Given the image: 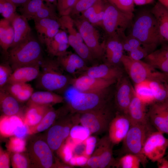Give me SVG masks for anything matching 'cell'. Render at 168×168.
<instances>
[{"mask_svg":"<svg viewBox=\"0 0 168 168\" xmlns=\"http://www.w3.org/2000/svg\"><path fill=\"white\" fill-rule=\"evenodd\" d=\"M133 1L134 4L140 6L152 3L154 0H133Z\"/></svg>","mask_w":168,"mask_h":168,"instance_id":"91938a15","label":"cell"},{"mask_svg":"<svg viewBox=\"0 0 168 168\" xmlns=\"http://www.w3.org/2000/svg\"><path fill=\"white\" fill-rule=\"evenodd\" d=\"M134 15L122 11L107 1L102 24L108 37L122 38L124 36L125 30L131 26Z\"/></svg>","mask_w":168,"mask_h":168,"instance_id":"5b68a950","label":"cell"},{"mask_svg":"<svg viewBox=\"0 0 168 168\" xmlns=\"http://www.w3.org/2000/svg\"><path fill=\"white\" fill-rule=\"evenodd\" d=\"M166 90L167 94V99L168 100V82L166 85Z\"/></svg>","mask_w":168,"mask_h":168,"instance_id":"be15d7a7","label":"cell"},{"mask_svg":"<svg viewBox=\"0 0 168 168\" xmlns=\"http://www.w3.org/2000/svg\"><path fill=\"white\" fill-rule=\"evenodd\" d=\"M52 151L47 142L41 139H35L29 147L30 160L33 164L39 167H57L54 163Z\"/></svg>","mask_w":168,"mask_h":168,"instance_id":"8fae6325","label":"cell"},{"mask_svg":"<svg viewBox=\"0 0 168 168\" xmlns=\"http://www.w3.org/2000/svg\"><path fill=\"white\" fill-rule=\"evenodd\" d=\"M115 113L113 112L109 104L98 109L77 113L79 123L88 128L91 134L97 135L108 130Z\"/></svg>","mask_w":168,"mask_h":168,"instance_id":"ba28073f","label":"cell"},{"mask_svg":"<svg viewBox=\"0 0 168 168\" xmlns=\"http://www.w3.org/2000/svg\"><path fill=\"white\" fill-rule=\"evenodd\" d=\"M26 142L24 138L16 136L10 138L7 145L8 151L14 153H21L26 149Z\"/></svg>","mask_w":168,"mask_h":168,"instance_id":"60d3db41","label":"cell"},{"mask_svg":"<svg viewBox=\"0 0 168 168\" xmlns=\"http://www.w3.org/2000/svg\"><path fill=\"white\" fill-rule=\"evenodd\" d=\"M10 21L14 29V37L10 49L23 42L31 35V29L28 20L21 15L16 13Z\"/></svg>","mask_w":168,"mask_h":168,"instance_id":"cb8c5ba5","label":"cell"},{"mask_svg":"<svg viewBox=\"0 0 168 168\" xmlns=\"http://www.w3.org/2000/svg\"><path fill=\"white\" fill-rule=\"evenodd\" d=\"M40 72V64L19 68L15 70L7 84L25 83L37 78Z\"/></svg>","mask_w":168,"mask_h":168,"instance_id":"603a6c76","label":"cell"},{"mask_svg":"<svg viewBox=\"0 0 168 168\" xmlns=\"http://www.w3.org/2000/svg\"><path fill=\"white\" fill-rule=\"evenodd\" d=\"M149 122L156 130L168 135V100L151 105L147 113Z\"/></svg>","mask_w":168,"mask_h":168,"instance_id":"2e32d148","label":"cell"},{"mask_svg":"<svg viewBox=\"0 0 168 168\" xmlns=\"http://www.w3.org/2000/svg\"><path fill=\"white\" fill-rule=\"evenodd\" d=\"M150 53L149 51L144 47H142L135 49L128 52V56L135 60H141L145 58Z\"/></svg>","mask_w":168,"mask_h":168,"instance_id":"db71d44e","label":"cell"},{"mask_svg":"<svg viewBox=\"0 0 168 168\" xmlns=\"http://www.w3.org/2000/svg\"><path fill=\"white\" fill-rule=\"evenodd\" d=\"M98 0H76L70 14L83 12L93 5Z\"/></svg>","mask_w":168,"mask_h":168,"instance_id":"bcb514c9","label":"cell"},{"mask_svg":"<svg viewBox=\"0 0 168 168\" xmlns=\"http://www.w3.org/2000/svg\"><path fill=\"white\" fill-rule=\"evenodd\" d=\"M58 113L52 107L38 124L33 126H28V134H33L48 129L55 121L58 117Z\"/></svg>","mask_w":168,"mask_h":168,"instance_id":"d6a6232c","label":"cell"},{"mask_svg":"<svg viewBox=\"0 0 168 168\" xmlns=\"http://www.w3.org/2000/svg\"><path fill=\"white\" fill-rule=\"evenodd\" d=\"M24 124L23 120L16 115L12 116L4 115L1 118L0 132L4 137L14 135V132L17 127Z\"/></svg>","mask_w":168,"mask_h":168,"instance_id":"4dcf8cb0","label":"cell"},{"mask_svg":"<svg viewBox=\"0 0 168 168\" xmlns=\"http://www.w3.org/2000/svg\"><path fill=\"white\" fill-rule=\"evenodd\" d=\"M121 64L135 84L146 80H160L168 81V75L155 68L145 61L135 60L124 55Z\"/></svg>","mask_w":168,"mask_h":168,"instance_id":"52a82bcc","label":"cell"},{"mask_svg":"<svg viewBox=\"0 0 168 168\" xmlns=\"http://www.w3.org/2000/svg\"><path fill=\"white\" fill-rule=\"evenodd\" d=\"M89 158L84 155H73L69 163L72 166L82 167L87 163Z\"/></svg>","mask_w":168,"mask_h":168,"instance_id":"11a10c76","label":"cell"},{"mask_svg":"<svg viewBox=\"0 0 168 168\" xmlns=\"http://www.w3.org/2000/svg\"><path fill=\"white\" fill-rule=\"evenodd\" d=\"M158 2L168 10V0H158Z\"/></svg>","mask_w":168,"mask_h":168,"instance_id":"6125c7cd","label":"cell"},{"mask_svg":"<svg viewBox=\"0 0 168 168\" xmlns=\"http://www.w3.org/2000/svg\"><path fill=\"white\" fill-rule=\"evenodd\" d=\"M101 147V153L98 168L115 167L116 159L113 156L114 146L108 135H105L98 141Z\"/></svg>","mask_w":168,"mask_h":168,"instance_id":"4316f807","label":"cell"},{"mask_svg":"<svg viewBox=\"0 0 168 168\" xmlns=\"http://www.w3.org/2000/svg\"><path fill=\"white\" fill-rule=\"evenodd\" d=\"M34 92L33 89L31 85L25 83L23 88L15 98L19 102H24L29 100Z\"/></svg>","mask_w":168,"mask_h":168,"instance_id":"f907efd6","label":"cell"},{"mask_svg":"<svg viewBox=\"0 0 168 168\" xmlns=\"http://www.w3.org/2000/svg\"><path fill=\"white\" fill-rule=\"evenodd\" d=\"M60 157L66 163L69 164L73 156V148L67 143H63L57 150Z\"/></svg>","mask_w":168,"mask_h":168,"instance_id":"681fc988","label":"cell"},{"mask_svg":"<svg viewBox=\"0 0 168 168\" xmlns=\"http://www.w3.org/2000/svg\"><path fill=\"white\" fill-rule=\"evenodd\" d=\"M68 52L57 57V61L63 70L71 74H75L77 70L69 58Z\"/></svg>","mask_w":168,"mask_h":168,"instance_id":"b9f144b4","label":"cell"},{"mask_svg":"<svg viewBox=\"0 0 168 168\" xmlns=\"http://www.w3.org/2000/svg\"><path fill=\"white\" fill-rule=\"evenodd\" d=\"M131 123L127 114L117 111L108 129L109 137L113 145L123 142L129 130Z\"/></svg>","mask_w":168,"mask_h":168,"instance_id":"5bb4252c","label":"cell"},{"mask_svg":"<svg viewBox=\"0 0 168 168\" xmlns=\"http://www.w3.org/2000/svg\"><path fill=\"white\" fill-rule=\"evenodd\" d=\"M91 134L90 131L87 128L81 124H77L74 125L72 127L69 137L77 145L82 142Z\"/></svg>","mask_w":168,"mask_h":168,"instance_id":"74e56055","label":"cell"},{"mask_svg":"<svg viewBox=\"0 0 168 168\" xmlns=\"http://www.w3.org/2000/svg\"><path fill=\"white\" fill-rule=\"evenodd\" d=\"M45 18H53L58 19L54 5L51 3L46 2L40 9L33 17L34 20Z\"/></svg>","mask_w":168,"mask_h":168,"instance_id":"ab89813d","label":"cell"},{"mask_svg":"<svg viewBox=\"0 0 168 168\" xmlns=\"http://www.w3.org/2000/svg\"><path fill=\"white\" fill-rule=\"evenodd\" d=\"M134 89L136 96L146 105L155 103L149 80L135 84Z\"/></svg>","mask_w":168,"mask_h":168,"instance_id":"1f68e13d","label":"cell"},{"mask_svg":"<svg viewBox=\"0 0 168 168\" xmlns=\"http://www.w3.org/2000/svg\"><path fill=\"white\" fill-rule=\"evenodd\" d=\"M43 0H30L19 9L21 15L28 20H32L34 16L44 5Z\"/></svg>","mask_w":168,"mask_h":168,"instance_id":"d590c367","label":"cell"},{"mask_svg":"<svg viewBox=\"0 0 168 168\" xmlns=\"http://www.w3.org/2000/svg\"><path fill=\"white\" fill-rule=\"evenodd\" d=\"M34 21L38 37L43 43L46 40L54 37L59 30L60 25L58 19L45 18Z\"/></svg>","mask_w":168,"mask_h":168,"instance_id":"d6986e66","label":"cell"},{"mask_svg":"<svg viewBox=\"0 0 168 168\" xmlns=\"http://www.w3.org/2000/svg\"><path fill=\"white\" fill-rule=\"evenodd\" d=\"M168 149V138L163 133L157 131H153L148 136L142 151L143 155L152 162L164 157Z\"/></svg>","mask_w":168,"mask_h":168,"instance_id":"30bf717a","label":"cell"},{"mask_svg":"<svg viewBox=\"0 0 168 168\" xmlns=\"http://www.w3.org/2000/svg\"><path fill=\"white\" fill-rule=\"evenodd\" d=\"M168 157V155L167 156V157Z\"/></svg>","mask_w":168,"mask_h":168,"instance_id":"03108f58","label":"cell"},{"mask_svg":"<svg viewBox=\"0 0 168 168\" xmlns=\"http://www.w3.org/2000/svg\"><path fill=\"white\" fill-rule=\"evenodd\" d=\"M128 35L138 40L150 53L164 43L156 19L151 10H144L134 15Z\"/></svg>","mask_w":168,"mask_h":168,"instance_id":"6da1fadb","label":"cell"},{"mask_svg":"<svg viewBox=\"0 0 168 168\" xmlns=\"http://www.w3.org/2000/svg\"><path fill=\"white\" fill-rule=\"evenodd\" d=\"M28 126L24 124L16 127L14 132V135L17 137L24 138L28 134Z\"/></svg>","mask_w":168,"mask_h":168,"instance_id":"6f0895ef","label":"cell"},{"mask_svg":"<svg viewBox=\"0 0 168 168\" xmlns=\"http://www.w3.org/2000/svg\"><path fill=\"white\" fill-rule=\"evenodd\" d=\"M104 55L110 64L119 66L124 55V49L122 38L118 37H110L104 44Z\"/></svg>","mask_w":168,"mask_h":168,"instance_id":"e0dca14e","label":"cell"},{"mask_svg":"<svg viewBox=\"0 0 168 168\" xmlns=\"http://www.w3.org/2000/svg\"><path fill=\"white\" fill-rule=\"evenodd\" d=\"M68 43L76 54L85 61H90L94 58L89 48L83 42L78 40L73 34L69 33Z\"/></svg>","mask_w":168,"mask_h":168,"instance_id":"836d02e7","label":"cell"},{"mask_svg":"<svg viewBox=\"0 0 168 168\" xmlns=\"http://www.w3.org/2000/svg\"><path fill=\"white\" fill-rule=\"evenodd\" d=\"M63 0H57V1H58L57 3H58L60 2H61Z\"/></svg>","mask_w":168,"mask_h":168,"instance_id":"e7e4bbea","label":"cell"},{"mask_svg":"<svg viewBox=\"0 0 168 168\" xmlns=\"http://www.w3.org/2000/svg\"><path fill=\"white\" fill-rule=\"evenodd\" d=\"M16 6H21L27 3L30 0H11Z\"/></svg>","mask_w":168,"mask_h":168,"instance_id":"94428289","label":"cell"},{"mask_svg":"<svg viewBox=\"0 0 168 168\" xmlns=\"http://www.w3.org/2000/svg\"><path fill=\"white\" fill-rule=\"evenodd\" d=\"M14 37V30L11 21L3 18L0 21V45L3 52L8 56V49Z\"/></svg>","mask_w":168,"mask_h":168,"instance_id":"f1b7e54d","label":"cell"},{"mask_svg":"<svg viewBox=\"0 0 168 168\" xmlns=\"http://www.w3.org/2000/svg\"><path fill=\"white\" fill-rule=\"evenodd\" d=\"M150 10L156 19L164 43H168V10L158 2Z\"/></svg>","mask_w":168,"mask_h":168,"instance_id":"d4e9b609","label":"cell"},{"mask_svg":"<svg viewBox=\"0 0 168 168\" xmlns=\"http://www.w3.org/2000/svg\"><path fill=\"white\" fill-rule=\"evenodd\" d=\"M122 11L134 14V4L133 0H106Z\"/></svg>","mask_w":168,"mask_h":168,"instance_id":"7bdbcfd3","label":"cell"},{"mask_svg":"<svg viewBox=\"0 0 168 168\" xmlns=\"http://www.w3.org/2000/svg\"><path fill=\"white\" fill-rule=\"evenodd\" d=\"M98 142L96 137L90 136L84 141L85 149L83 155L89 158L94 152Z\"/></svg>","mask_w":168,"mask_h":168,"instance_id":"c3c4849f","label":"cell"},{"mask_svg":"<svg viewBox=\"0 0 168 168\" xmlns=\"http://www.w3.org/2000/svg\"><path fill=\"white\" fill-rule=\"evenodd\" d=\"M114 80L95 78L85 74L71 79V84L76 90L82 92H100L108 90L117 82Z\"/></svg>","mask_w":168,"mask_h":168,"instance_id":"7c38bea8","label":"cell"},{"mask_svg":"<svg viewBox=\"0 0 168 168\" xmlns=\"http://www.w3.org/2000/svg\"><path fill=\"white\" fill-rule=\"evenodd\" d=\"M134 93V88L124 75L117 81L114 103L117 112L127 114L128 110Z\"/></svg>","mask_w":168,"mask_h":168,"instance_id":"4fadbf2b","label":"cell"},{"mask_svg":"<svg viewBox=\"0 0 168 168\" xmlns=\"http://www.w3.org/2000/svg\"><path fill=\"white\" fill-rule=\"evenodd\" d=\"M168 82V81L160 80H149L155 103L162 102L167 99L166 85Z\"/></svg>","mask_w":168,"mask_h":168,"instance_id":"e575fe53","label":"cell"},{"mask_svg":"<svg viewBox=\"0 0 168 168\" xmlns=\"http://www.w3.org/2000/svg\"><path fill=\"white\" fill-rule=\"evenodd\" d=\"M7 57L13 71L22 67L40 64L43 59L41 46L31 35L10 49Z\"/></svg>","mask_w":168,"mask_h":168,"instance_id":"3957f363","label":"cell"},{"mask_svg":"<svg viewBox=\"0 0 168 168\" xmlns=\"http://www.w3.org/2000/svg\"><path fill=\"white\" fill-rule=\"evenodd\" d=\"M76 0H63L57 3V8L60 15L68 16L71 12Z\"/></svg>","mask_w":168,"mask_h":168,"instance_id":"816d5d0a","label":"cell"},{"mask_svg":"<svg viewBox=\"0 0 168 168\" xmlns=\"http://www.w3.org/2000/svg\"><path fill=\"white\" fill-rule=\"evenodd\" d=\"M144 59L154 68L168 75V44H161L160 49L150 53Z\"/></svg>","mask_w":168,"mask_h":168,"instance_id":"7402d4cb","label":"cell"},{"mask_svg":"<svg viewBox=\"0 0 168 168\" xmlns=\"http://www.w3.org/2000/svg\"><path fill=\"white\" fill-rule=\"evenodd\" d=\"M39 75L37 86L45 91L59 92L63 91L71 84V79L63 72L57 60L47 58L43 59L40 63Z\"/></svg>","mask_w":168,"mask_h":168,"instance_id":"7a4b0ae2","label":"cell"},{"mask_svg":"<svg viewBox=\"0 0 168 168\" xmlns=\"http://www.w3.org/2000/svg\"><path fill=\"white\" fill-rule=\"evenodd\" d=\"M122 40L124 50L128 53L138 48L144 47L138 40L130 35H125Z\"/></svg>","mask_w":168,"mask_h":168,"instance_id":"ee69618b","label":"cell"},{"mask_svg":"<svg viewBox=\"0 0 168 168\" xmlns=\"http://www.w3.org/2000/svg\"><path fill=\"white\" fill-rule=\"evenodd\" d=\"M151 124L131 123L129 130L123 141L121 148L124 154L130 153L137 156L143 166H146L147 159L142 153V149L147 137L153 131Z\"/></svg>","mask_w":168,"mask_h":168,"instance_id":"8992f818","label":"cell"},{"mask_svg":"<svg viewBox=\"0 0 168 168\" xmlns=\"http://www.w3.org/2000/svg\"><path fill=\"white\" fill-rule=\"evenodd\" d=\"M44 44L49 54L58 57L67 52L69 45L68 36L65 31L59 30L54 37L46 40Z\"/></svg>","mask_w":168,"mask_h":168,"instance_id":"44dd1931","label":"cell"},{"mask_svg":"<svg viewBox=\"0 0 168 168\" xmlns=\"http://www.w3.org/2000/svg\"><path fill=\"white\" fill-rule=\"evenodd\" d=\"M79 29V32L93 58H101L104 55V44L100 43L98 34L92 24L87 21H84L80 25Z\"/></svg>","mask_w":168,"mask_h":168,"instance_id":"9a60e30c","label":"cell"},{"mask_svg":"<svg viewBox=\"0 0 168 168\" xmlns=\"http://www.w3.org/2000/svg\"><path fill=\"white\" fill-rule=\"evenodd\" d=\"M13 72L11 66L7 64L0 65V88H2L7 83L9 77Z\"/></svg>","mask_w":168,"mask_h":168,"instance_id":"7dc6e473","label":"cell"},{"mask_svg":"<svg viewBox=\"0 0 168 168\" xmlns=\"http://www.w3.org/2000/svg\"><path fill=\"white\" fill-rule=\"evenodd\" d=\"M83 74L93 77L117 81L123 75L122 69L118 66L106 63L88 67Z\"/></svg>","mask_w":168,"mask_h":168,"instance_id":"ac0fdd59","label":"cell"},{"mask_svg":"<svg viewBox=\"0 0 168 168\" xmlns=\"http://www.w3.org/2000/svg\"><path fill=\"white\" fill-rule=\"evenodd\" d=\"M146 105L136 96L134 91L127 113L131 123L150 124L146 112Z\"/></svg>","mask_w":168,"mask_h":168,"instance_id":"ffe728a7","label":"cell"},{"mask_svg":"<svg viewBox=\"0 0 168 168\" xmlns=\"http://www.w3.org/2000/svg\"><path fill=\"white\" fill-rule=\"evenodd\" d=\"M79 124L74 114L64 119L52 126L49 129L47 142L52 151H57L69 137L71 129L75 125Z\"/></svg>","mask_w":168,"mask_h":168,"instance_id":"9c48e42d","label":"cell"},{"mask_svg":"<svg viewBox=\"0 0 168 168\" xmlns=\"http://www.w3.org/2000/svg\"><path fill=\"white\" fill-rule=\"evenodd\" d=\"M23 121L29 127L38 124L42 120L47 112L52 108V105H40L28 104Z\"/></svg>","mask_w":168,"mask_h":168,"instance_id":"484cf974","label":"cell"},{"mask_svg":"<svg viewBox=\"0 0 168 168\" xmlns=\"http://www.w3.org/2000/svg\"><path fill=\"white\" fill-rule=\"evenodd\" d=\"M167 158H168V157H167Z\"/></svg>","mask_w":168,"mask_h":168,"instance_id":"003e7915","label":"cell"},{"mask_svg":"<svg viewBox=\"0 0 168 168\" xmlns=\"http://www.w3.org/2000/svg\"><path fill=\"white\" fill-rule=\"evenodd\" d=\"M64 97L56 93L48 91L34 92L28 100V104L50 105L63 102Z\"/></svg>","mask_w":168,"mask_h":168,"instance_id":"83f0119b","label":"cell"},{"mask_svg":"<svg viewBox=\"0 0 168 168\" xmlns=\"http://www.w3.org/2000/svg\"><path fill=\"white\" fill-rule=\"evenodd\" d=\"M108 91L100 92L76 91L64 97L71 113H82L98 109L109 104Z\"/></svg>","mask_w":168,"mask_h":168,"instance_id":"277c9868","label":"cell"},{"mask_svg":"<svg viewBox=\"0 0 168 168\" xmlns=\"http://www.w3.org/2000/svg\"><path fill=\"white\" fill-rule=\"evenodd\" d=\"M101 151V145L98 141L95 150L89 158L87 163L81 167L98 168Z\"/></svg>","mask_w":168,"mask_h":168,"instance_id":"f6af8a7d","label":"cell"},{"mask_svg":"<svg viewBox=\"0 0 168 168\" xmlns=\"http://www.w3.org/2000/svg\"><path fill=\"white\" fill-rule=\"evenodd\" d=\"M18 100L3 89H0V103L1 110L4 115H16L20 108Z\"/></svg>","mask_w":168,"mask_h":168,"instance_id":"f546056e","label":"cell"},{"mask_svg":"<svg viewBox=\"0 0 168 168\" xmlns=\"http://www.w3.org/2000/svg\"><path fill=\"white\" fill-rule=\"evenodd\" d=\"M157 166L158 168H168V158L164 157L157 161Z\"/></svg>","mask_w":168,"mask_h":168,"instance_id":"680465c9","label":"cell"},{"mask_svg":"<svg viewBox=\"0 0 168 168\" xmlns=\"http://www.w3.org/2000/svg\"><path fill=\"white\" fill-rule=\"evenodd\" d=\"M12 163L14 168H26L28 165L26 157L20 153H14L12 157Z\"/></svg>","mask_w":168,"mask_h":168,"instance_id":"f5cc1de1","label":"cell"},{"mask_svg":"<svg viewBox=\"0 0 168 168\" xmlns=\"http://www.w3.org/2000/svg\"><path fill=\"white\" fill-rule=\"evenodd\" d=\"M10 159L8 153L0 148V168H8L10 166Z\"/></svg>","mask_w":168,"mask_h":168,"instance_id":"9f6ffc18","label":"cell"},{"mask_svg":"<svg viewBox=\"0 0 168 168\" xmlns=\"http://www.w3.org/2000/svg\"><path fill=\"white\" fill-rule=\"evenodd\" d=\"M141 161L137 155L128 153L116 160L115 166L121 168H139Z\"/></svg>","mask_w":168,"mask_h":168,"instance_id":"8d00e7d4","label":"cell"},{"mask_svg":"<svg viewBox=\"0 0 168 168\" xmlns=\"http://www.w3.org/2000/svg\"><path fill=\"white\" fill-rule=\"evenodd\" d=\"M16 7L11 0H0V13L10 21L16 13Z\"/></svg>","mask_w":168,"mask_h":168,"instance_id":"f35d334b","label":"cell"}]
</instances>
